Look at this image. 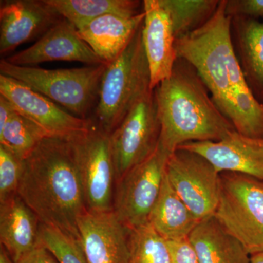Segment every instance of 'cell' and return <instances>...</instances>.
Masks as SVG:
<instances>
[{"label":"cell","mask_w":263,"mask_h":263,"mask_svg":"<svg viewBox=\"0 0 263 263\" xmlns=\"http://www.w3.org/2000/svg\"><path fill=\"white\" fill-rule=\"evenodd\" d=\"M226 7V0H221L209 22L176 39V53L196 70L214 103L235 130L263 139V103L246 80L232 38V18Z\"/></svg>","instance_id":"1"},{"label":"cell","mask_w":263,"mask_h":263,"mask_svg":"<svg viewBox=\"0 0 263 263\" xmlns=\"http://www.w3.org/2000/svg\"><path fill=\"white\" fill-rule=\"evenodd\" d=\"M18 195L46 226L79 240L87 209L69 136H47L24 160Z\"/></svg>","instance_id":"2"},{"label":"cell","mask_w":263,"mask_h":263,"mask_svg":"<svg viewBox=\"0 0 263 263\" xmlns=\"http://www.w3.org/2000/svg\"><path fill=\"white\" fill-rule=\"evenodd\" d=\"M154 92L161 126L159 146L170 155L185 143L219 141L235 130L196 70L182 59Z\"/></svg>","instance_id":"3"},{"label":"cell","mask_w":263,"mask_h":263,"mask_svg":"<svg viewBox=\"0 0 263 263\" xmlns=\"http://www.w3.org/2000/svg\"><path fill=\"white\" fill-rule=\"evenodd\" d=\"M142 29L143 24L124 51L107 65L102 78L95 116L97 125L109 135L131 109L153 90Z\"/></svg>","instance_id":"4"},{"label":"cell","mask_w":263,"mask_h":263,"mask_svg":"<svg viewBox=\"0 0 263 263\" xmlns=\"http://www.w3.org/2000/svg\"><path fill=\"white\" fill-rule=\"evenodd\" d=\"M108 64L81 68L47 70L0 62V73L27 85L40 94L86 119L100 92V83Z\"/></svg>","instance_id":"5"},{"label":"cell","mask_w":263,"mask_h":263,"mask_svg":"<svg viewBox=\"0 0 263 263\" xmlns=\"http://www.w3.org/2000/svg\"><path fill=\"white\" fill-rule=\"evenodd\" d=\"M214 216L249 255L263 252V182L245 174H221Z\"/></svg>","instance_id":"6"},{"label":"cell","mask_w":263,"mask_h":263,"mask_svg":"<svg viewBox=\"0 0 263 263\" xmlns=\"http://www.w3.org/2000/svg\"><path fill=\"white\" fill-rule=\"evenodd\" d=\"M87 210H113L116 172L110 137L96 124L69 136Z\"/></svg>","instance_id":"7"},{"label":"cell","mask_w":263,"mask_h":263,"mask_svg":"<svg viewBox=\"0 0 263 263\" xmlns=\"http://www.w3.org/2000/svg\"><path fill=\"white\" fill-rule=\"evenodd\" d=\"M171 186L197 220L215 214L221 195V174L205 157L185 148L170 156L165 169Z\"/></svg>","instance_id":"8"},{"label":"cell","mask_w":263,"mask_h":263,"mask_svg":"<svg viewBox=\"0 0 263 263\" xmlns=\"http://www.w3.org/2000/svg\"><path fill=\"white\" fill-rule=\"evenodd\" d=\"M160 132L155 92L151 90L110 135L116 183L155 153Z\"/></svg>","instance_id":"9"},{"label":"cell","mask_w":263,"mask_h":263,"mask_svg":"<svg viewBox=\"0 0 263 263\" xmlns=\"http://www.w3.org/2000/svg\"><path fill=\"white\" fill-rule=\"evenodd\" d=\"M170 156L158 145L153 155L128 171L116 183L113 211L129 229L148 223Z\"/></svg>","instance_id":"10"},{"label":"cell","mask_w":263,"mask_h":263,"mask_svg":"<svg viewBox=\"0 0 263 263\" xmlns=\"http://www.w3.org/2000/svg\"><path fill=\"white\" fill-rule=\"evenodd\" d=\"M0 95L9 100L16 111L36 123L50 136H72L86 130L92 123L67 113L35 90L2 74Z\"/></svg>","instance_id":"11"},{"label":"cell","mask_w":263,"mask_h":263,"mask_svg":"<svg viewBox=\"0 0 263 263\" xmlns=\"http://www.w3.org/2000/svg\"><path fill=\"white\" fill-rule=\"evenodd\" d=\"M78 230L88 263H129V228L113 210H86L79 218Z\"/></svg>","instance_id":"12"},{"label":"cell","mask_w":263,"mask_h":263,"mask_svg":"<svg viewBox=\"0 0 263 263\" xmlns=\"http://www.w3.org/2000/svg\"><path fill=\"white\" fill-rule=\"evenodd\" d=\"M179 148L205 157L219 174H245L263 182L262 138H251L234 130L219 141L190 142Z\"/></svg>","instance_id":"13"},{"label":"cell","mask_w":263,"mask_h":263,"mask_svg":"<svg viewBox=\"0 0 263 263\" xmlns=\"http://www.w3.org/2000/svg\"><path fill=\"white\" fill-rule=\"evenodd\" d=\"M13 65L27 66L53 61L80 62L89 66L105 63L70 22L62 18L24 51L5 59Z\"/></svg>","instance_id":"14"},{"label":"cell","mask_w":263,"mask_h":263,"mask_svg":"<svg viewBox=\"0 0 263 263\" xmlns=\"http://www.w3.org/2000/svg\"><path fill=\"white\" fill-rule=\"evenodd\" d=\"M63 18L46 0L2 1L0 53L13 51Z\"/></svg>","instance_id":"15"},{"label":"cell","mask_w":263,"mask_h":263,"mask_svg":"<svg viewBox=\"0 0 263 263\" xmlns=\"http://www.w3.org/2000/svg\"><path fill=\"white\" fill-rule=\"evenodd\" d=\"M143 43L151 73V88L167 80L178 60L176 37L168 13L160 0H144Z\"/></svg>","instance_id":"16"},{"label":"cell","mask_w":263,"mask_h":263,"mask_svg":"<svg viewBox=\"0 0 263 263\" xmlns=\"http://www.w3.org/2000/svg\"><path fill=\"white\" fill-rule=\"evenodd\" d=\"M145 13L135 15L107 14L78 28L79 35L105 63L124 51L144 21Z\"/></svg>","instance_id":"17"},{"label":"cell","mask_w":263,"mask_h":263,"mask_svg":"<svg viewBox=\"0 0 263 263\" xmlns=\"http://www.w3.org/2000/svg\"><path fill=\"white\" fill-rule=\"evenodd\" d=\"M39 219L18 195L0 202V240L13 262L39 243Z\"/></svg>","instance_id":"18"},{"label":"cell","mask_w":263,"mask_h":263,"mask_svg":"<svg viewBox=\"0 0 263 263\" xmlns=\"http://www.w3.org/2000/svg\"><path fill=\"white\" fill-rule=\"evenodd\" d=\"M200 263H250V255L213 215L199 221L189 236Z\"/></svg>","instance_id":"19"},{"label":"cell","mask_w":263,"mask_h":263,"mask_svg":"<svg viewBox=\"0 0 263 263\" xmlns=\"http://www.w3.org/2000/svg\"><path fill=\"white\" fill-rule=\"evenodd\" d=\"M231 33L246 80L254 97L263 103V21L233 17Z\"/></svg>","instance_id":"20"},{"label":"cell","mask_w":263,"mask_h":263,"mask_svg":"<svg viewBox=\"0 0 263 263\" xmlns=\"http://www.w3.org/2000/svg\"><path fill=\"white\" fill-rule=\"evenodd\" d=\"M199 221L171 186L164 174L148 223L167 240L187 238Z\"/></svg>","instance_id":"21"},{"label":"cell","mask_w":263,"mask_h":263,"mask_svg":"<svg viewBox=\"0 0 263 263\" xmlns=\"http://www.w3.org/2000/svg\"><path fill=\"white\" fill-rule=\"evenodd\" d=\"M62 18L78 29L90 21L107 14L135 15L141 2L136 0H46Z\"/></svg>","instance_id":"22"},{"label":"cell","mask_w":263,"mask_h":263,"mask_svg":"<svg viewBox=\"0 0 263 263\" xmlns=\"http://www.w3.org/2000/svg\"><path fill=\"white\" fill-rule=\"evenodd\" d=\"M168 13L176 39L197 30L210 20L219 0H160Z\"/></svg>","instance_id":"23"},{"label":"cell","mask_w":263,"mask_h":263,"mask_svg":"<svg viewBox=\"0 0 263 263\" xmlns=\"http://www.w3.org/2000/svg\"><path fill=\"white\" fill-rule=\"evenodd\" d=\"M51 136L28 118L15 110L3 130L0 145L25 160L46 137Z\"/></svg>","instance_id":"24"},{"label":"cell","mask_w":263,"mask_h":263,"mask_svg":"<svg viewBox=\"0 0 263 263\" xmlns=\"http://www.w3.org/2000/svg\"><path fill=\"white\" fill-rule=\"evenodd\" d=\"M129 263H171L168 241L149 223L129 229Z\"/></svg>","instance_id":"25"},{"label":"cell","mask_w":263,"mask_h":263,"mask_svg":"<svg viewBox=\"0 0 263 263\" xmlns=\"http://www.w3.org/2000/svg\"><path fill=\"white\" fill-rule=\"evenodd\" d=\"M38 239L60 263H88L79 240L61 230L40 223Z\"/></svg>","instance_id":"26"},{"label":"cell","mask_w":263,"mask_h":263,"mask_svg":"<svg viewBox=\"0 0 263 263\" xmlns=\"http://www.w3.org/2000/svg\"><path fill=\"white\" fill-rule=\"evenodd\" d=\"M24 160L0 145V202L18 195Z\"/></svg>","instance_id":"27"},{"label":"cell","mask_w":263,"mask_h":263,"mask_svg":"<svg viewBox=\"0 0 263 263\" xmlns=\"http://www.w3.org/2000/svg\"><path fill=\"white\" fill-rule=\"evenodd\" d=\"M227 14L235 16L263 18V0H226Z\"/></svg>","instance_id":"28"},{"label":"cell","mask_w":263,"mask_h":263,"mask_svg":"<svg viewBox=\"0 0 263 263\" xmlns=\"http://www.w3.org/2000/svg\"><path fill=\"white\" fill-rule=\"evenodd\" d=\"M167 241L171 263H200L195 249L188 238Z\"/></svg>","instance_id":"29"},{"label":"cell","mask_w":263,"mask_h":263,"mask_svg":"<svg viewBox=\"0 0 263 263\" xmlns=\"http://www.w3.org/2000/svg\"><path fill=\"white\" fill-rule=\"evenodd\" d=\"M14 263H60L48 250L41 243L29 253L25 254L22 258Z\"/></svg>","instance_id":"30"},{"label":"cell","mask_w":263,"mask_h":263,"mask_svg":"<svg viewBox=\"0 0 263 263\" xmlns=\"http://www.w3.org/2000/svg\"><path fill=\"white\" fill-rule=\"evenodd\" d=\"M14 111V107L9 100L0 95V131L4 129Z\"/></svg>","instance_id":"31"},{"label":"cell","mask_w":263,"mask_h":263,"mask_svg":"<svg viewBox=\"0 0 263 263\" xmlns=\"http://www.w3.org/2000/svg\"><path fill=\"white\" fill-rule=\"evenodd\" d=\"M0 263H14L3 246L0 250Z\"/></svg>","instance_id":"32"},{"label":"cell","mask_w":263,"mask_h":263,"mask_svg":"<svg viewBox=\"0 0 263 263\" xmlns=\"http://www.w3.org/2000/svg\"><path fill=\"white\" fill-rule=\"evenodd\" d=\"M250 263H263V252L250 255Z\"/></svg>","instance_id":"33"}]
</instances>
